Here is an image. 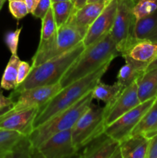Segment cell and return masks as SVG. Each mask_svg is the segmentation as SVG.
I'll return each mask as SVG.
<instances>
[{"label":"cell","mask_w":157,"mask_h":158,"mask_svg":"<svg viewBox=\"0 0 157 158\" xmlns=\"http://www.w3.org/2000/svg\"><path fill=\"white\" fill-rule=\"evenodd\" d=\"M52 2H62V1H68V0H51Z\"/></svg>","instance_id":"obj_41"},{"label":"cell","mask_w":157,"mask_h":158,"mask_svg":"<svg viewBox=\"0 0 157 158\" xmlns=\"http://www.w3.org/2000/svg\"><path fill=\"white\" fill-rule=\"evenodd\" d=\"M36 150L38 157L43 158L73 157L78 152L72 138V129L53 134L44 140Z\"/></svg>","instance_id":"obj_10"},{"label":"cell","mask_w":157,"mask_h":158,"mask_svg":"<svg viewBox=\"0 0 157 158\" xmlns=\"http://www.w3.org/2000/svg\"><path fill=\"white\" fill-rule=\"evenodd\" d=\"M155 134H157V123H155V124L154 125L152 128H150L149 131H146V132L144 134V135L146 136L147 138L150 139L151 137H152L153 136H155Z\"/></svg>","instance_id":"obj_35"},{"label":"cell","mask_w":157,"mask_h":158,"mask_svg":"<svg viewBox=\"0 0 157 158\" xmlns=\"http://www.w3.org/2000/svg\"><path fill=\"white\" fill-rule=\"evenodd\" d=\"M41 35H40V42H45L50 39L57 30V26L54 18L53 12L52 7L49 9L47 13L42 19Z\"/></svg>","instance_id":"obj_26"},{"label":"cell","mask_w":157,"mask_h":158,"mask_svg":"<svg viewBox=\"0 0 157 158\" xmlns=\"http://www.w3.org/2000/svg\"><path fill=\"white\" fill-rule=\"evenodd\" d=\"M155 68H157V57L155 59V60H152L150 63H149V64H148L146 71L150 70V69H155Z\"/></svg>","instance_id":"obj_37"},{"label":"cell","mask_w":157,"mask_h":158,"mask_svg":"<svg viewBox=\"0 0 157 158\" xmlns=\"http://www.w3.org/2000/svg\"><path fill=\"white\" fill-rule=\"evenodd\" d=\"M61 89L62 86L58 82L55 84L35 86L19 92L14 91L10 96L14 100V104L9 110L18 111L32 107H41L58 94Z\"/></svg>","instance_id":"obj_8"},{"label":"cell","mask_w":157,"mask_h":158,"mask_svg":"<svg viewBox=\"0 0 157 158\" xmlns=\"http://www.w3.org/2000/svg\"><path fill=\"white\" fill-rule=\"evenodd\" d=\"M10 1H15V0H9V2H10ZM23 1H25V0H23Z\"/></svg>","instance_id":"obj_42"},{"label":"cell","mask_w":157,"mask_h":158,"mask_svg":"<svg viewBox=\"0 0 157 158\" xmlns=\"http://www.w3.org/2000/svg\"><path fill=\"white\" fill-rule=\"evenodd\" d=\"M85 49L86 46L82 41L66 52L49 59L38 66H32L27 78L18 85L14 91L19 92L35 86H48L58 83L65 73Z\"/></svg>","instance_id":"obj_3"},{"label":"cell","mask_w":157,"mask_h":158,"mask_svg":"<svg viewBox=\"0 0 157 158\" xmlns=\"http://www.w3.org/2000/svg\"><path fill=\"white\" fill-rule=\"evenodd\" d=\"M105 111V106L101 107L92 103L72 127V138L78 151L104 131Z\"/></svg>","instance_id":"obj_7"},{"label":"cell","mask_w":157,"mask_h":158,"mask_svg":"<svg viewBox=\"0 0 157 158\" xmlns=\"http://www.w3.org/2000/svg\"><path fill=\"white\" fill-rule=\"evenodd\" d=\"M9 108H10V107L4 108V109H1V110H0V115H2V114H4V113L6 112V111H7L9 109Z\"/></svg>","instance_id":"obj_39"},{"label":"cell","mask_w":157,"mask_h":158,"mask_svg":"<svg viewBox=\"0 0 157 158\" xmlns=\"http://www.w3.org/2000/svg\"><path fill=\"white\" fill-rule=\"evenodd\" d=\"M32 66H29L28 63L25 61L20 62L18 69V75H17V84L20 85L22 82L25 81L30 73Z\"/></svg>","instance_id":"obj_31"},{"label":"cell","mask_w":157,"mask_h":158,"mask_svg":"<svg viewBox=\"0 0 157 158\" xmlns=\"http://www.w3.org/2000/svg\"><path fill=\"white\" fill-rule=\"evenodd\" d=\"M134 37L137 41L157 42V10L151 15L135 20Z\"/></svg>","instance_id":"obj_18"},{"label":"cell","mask_w":157,"mask_h":158,"mask_svg":"<svg viewBox=\"0 0 157 158\" xmlns=\"http://www.w3.org/2000/svg\"><path fill=\"white\" fill-rule=\"evenodd\" d=\"M75 157L83 158H117L121 157L119 142L103 131L78 150Z\"/></svg>","instance_id":"obj_12"},{"label":"cell","mask_w":157,"mask_h":158,"mask_svg":"<svg viewBox=\"0 0 157 158\" xmlns=\"http://www.w3.org/2000/svg\"><path fill=\"white\" fill-rule=\"evenodd\" d=\"M40 107H32L22 110L7 111L0 115V128L15 131L29 137L34 130V121Z\"/></svg>","instance_id":"obj_13"},{"label":"cell","mask_w":157,"mask_h":158,"mask_svg":"<svg viewBox=\"0 0 157 158\" xmlns=\"http://www.w3.org/2000/svg\"><path fill=\"white\" fill-rule=\"evenodd\" d=\"M52 3L51 0H40L32 14L36 18L42 19L52 7Z\"/></svg>","instance_id":"obj_30"},{"label":"cell","mask_w":157,"mask_h":158,"mask_svg":"<svg viewBox=\"0 0 157 158\" xmlns=\"http://www.w3.org/2000/svg\"><path fill=\"white\" fill-rule=\"evenodd\" d=\"M72 1H73V2H75V0H72Z\"/></svg>","instance_id":"obj_43"},{"label":"cell","mask_w":157,"mask_h":158,"mask_svg":"<svg viewBox=\"0 0 157 158\" xmlns=\"http://www.w3.org/2000/svg\"><path fill=\"white\" fill-rule=\"evenodd\" d=\"M20 62L21 60L17 54H12L2 78L1 88L6 90H10L15 89L18 86L17 75Z\"/></svg>","instance_id":"obj_23"},{"label":"cell","mask_w":157,"mask_h":158,"mask_svg":"<svg viewBox=\"0 0 157 158\" xmlns=\"http://www.w3.org/2000/svg\"><path fill=\"white\" fill-rule=\"evenodd\" d=\"M112 0H87L86 3H91V2H105V3H109Z\"/></svg>","instance_id":"obj_38"},{"label":"cell","mask_w":157,"mask_h":158,"mask_svg":"<svg viewBox=\"0 0 157 158\" xmlns=\"http://www.w3.org/2000/svg\"><path fill=\"white\" fill-rule=\"evenodd\" d=\"M14 104V100L11 97H7L3 95L2 92L0 91V110L4 108L11 107Z\"/></svg>","instance_id":"obj_33"},{"label":"cell","mask_w":157,"mask_h":158,"mask_svg":"<svg viewBox=\"0 0 157 158\" xmlns=\"http://www.w3.org/2000/svg\"><path fill=\"white\" fill-rule=\"evenodd\" d=\"M138 96L137 80L123 88L115 100L109 105H106L104 114V127L108 126L119 118L121 116L140 104Z\"/></svg>","instance_id":"obj_11"},{"label":"cell","mask_w":157,"mask_h":158,"mask_svg":"<svg viewBox=\"0 0 157 158\" xmlns=\"http://www.w3.org/2000/svg\"><path fill=\"white\" fill-rule=\"evenodd\" d=\"M123 57L126 63L119 71L117 82L123 87H126L136 81L146 72L148 63L135 60L128 56H123Z\"/></svg>","instance_id":"obj_17"},{"label":"cell","mask_w":157,"mask_h":158,"mask_svg":"<svg viewBox=\"0 0 157 158\" xmlns=\"http://www.w3.org/2000/svg\"><path fill=\"white\" fill-rule=\"evenodd\" d=\"M146 158H157V134L150 138Z\"/></svg>","instance_id":"obj_32"},{"label":"cell","mask_w":157,"mask_h":158,"mask_svg":"<svg viewBox=\"0 0 157 158\" xmlns=\"http://www.w3.org/2000/svg\"><path fill=\"white\" fill-rule=\"evenodd\" d=\"M117 56H120V53L109 32L93 44L86 47L60 80L62 88L89 75Z\"/></svg>","instance_id":"obj_2"},{"label":"cell","mask_w":157,"mask_h":158,"mask_svg":"<svg viewBox=\"0 0 157 158\" xmlns=\"http://www.w3.org/2000/svg\"><path fill=\"white\" fill-rule=\"evenodd\" d=\"M52 9L57 27H60L68 21L74 9L72 0L52 3Z\"/></svg>","instance_id":"obj_25"},{"label":"cell","mask_w":157,"mask_h":158,"mask_svg":"<svg viewBox=\"0 0 157 158\" xmlns=\"http://www.w3.org/2000/svg\"><path fill=\"white\" fill-rule=\"evenodd\" d=\"M9 11L14 16V18L17 19H21L29 13L27 5H26V2L23 0L10 1L9 4Z\"/></svg>","instance_id":"obj_28"},{"label":"cell","mask_w":157,"mask_h":158,"mask_svg":"<svg viewBox=\"0 0 157 158\" xmlns=\"http://www.w3.org/2000/svg\"><path fill=\"white\" fill-rule=\"evenodd\" d=\"M157 10V0H137L133 7L135 20L154 13Z\"/></svg>","instance_id":"obj_27"},{"label":"cell","mask_w":157,"mask_h":158,"mask_svg":"<svg viewBox=\"0 0 157 158\" xmlns=\"http://www.w3.org/2000/svg\"><path fill=\"white\" fill-rule=\"evenodd\" d=\"M123 56H128L134 60L149 64L157 57V42L149 40L135 42Z\"/></svg>","instance_id":"obj_19"},{"label":"cell","mask_w":157,"mask_h":158,"mask_svg":"<svg viewBox=\"0 0 157 158\" xmlns=\"http://www.w3.org/2000/svg\"><path fill=\"white\" fill-rule=\"evenodd\" d=\"M40 0H25L26 5H27L28 9H29V13L32 14V12L34 11L35 8L36 7V6L38 5V3L39 2Z\"/></svg>","instance_id":"obj_34"},{"label":"cell","mask_w":157,"mask_h":158,"mask_svg":"<svg viewBox=\"0 0 157 158\" xmlns=\"http://www.w3.org/2000/svg\"><path fill=\"white\" fill-rule=\"evenodd\" d=\"M5 2H6V0H0V10L2 9V8L3 5H4Z\"/></svg>","instance_id":"obj_40"},{"label":"cell","mask_w":157,"mask_h":158,"mask_svg":"<svg viewBox=\"0 0 157 158\" xmlns=\"http://www.w3.org/2000/svg\"><path fill=\"white\" fill-rule=\"evenodd\" d=\"M86 2H87V0H75L74 2V8L76 9H79L85 4H86Z\"/></svg>","instance_id":"obj_36"},{"label":"cell","mask_w":157,"mask_h":158,"mask_svg":"<svg viewBox=\"0 0 157 158\" xmlns=\"http://www.w3.org/2000/svg\"><path fill=\"white\" fill-rule=\"evenodd\" d=\"M157 123V97L149 110L143 115L141 120L135 125L131 132L130 135L142 134H144L146 131L152 128ZM129 135V136H130Z\"/></svg>","instance_id":"obj_24"},{"label":"cell","mask_w":157,"mask_h":158,"mask_svg":"<svg viewBox=\"0 0 157 158\" xmlns=\"http://www.w3.org/2000/svg\"><path fill=\"white\" fill-rule=\"evenodd\" d=\"M27 136L10 130L0 128V158H11L14 149Z\"/></svg>","instance_id":"obj_21"},{"label":"cell","mask_w":157,"mask_h":158,"mask_svg":"<svg viewBox=\"0 0 157 158\" xmlns=\"http://www.w3.org/2000/svg\"><path fill=\"white\" fill-rule=\"evenodd\" d=\"M137 86L141 103L157 97V68L146 71L137 80Z\"/></svg>","instance_id":"obj_20"},{"label":"cell","mask_w":157,"mask_h":158,"mask_svg":"<svg viewBox=\"0 0 157 158\" xmlns=\"http://www.w3.org/2000/svg\"><path fill=\"white\" fill-rule=\"evenodd\" d=\"M123 88L124 87L118 82L112 85H108L102 83L100 80L92 89V98L93 100H102L106 105H109L121 93Z\"/></svg>","instance_id":"obj_22"},{"label":"cell","mask_w":157,"mask_h":158,"mask_svg":"<svg viewBox=\"0 0 157 158\" xmlns=\"http://www.w3.org/2000/svg\"><path fill=\"white\" fill-rule=\"evenodd\" d=\"M135 0H117L113 26L110 33L116 44L117 50L123 56L137 40L134 37L135 18L133 7Z\"/></svg>","instance_id":"obj_6"},{"label":"cell","mask_w":157,"mask_h":158,"mask_svg":"<svg viewBox=\"0 0 157 158\" xmlns=\"http://www.w3.org/2000/svg\"><path fill=\"white\" fill-rule=\"evenodd\" d=\"M150 139L144 134L130 135L119 142L122 158H146Z\"/></svg>","instance_id":"obj_15"},{"label":"cell","mask_w":157,"mask_h":158,"mask_svg":"<svg viewBox=\"0 0 157 158\" xmlns=\"http://www.w3.org/2000/svg\"><path fill=\"white\" fill-rule=\"evenodd\" d=\"M112 60H109L89 75L62 88L46 104L42 106L34 121V128L49 120L55 114L64 110L92 90L109 69Z\"/></svg>","instance_id":"obj_1"},{"label":"cell","mask_w":157,"mask_h":158,"mask_svg":"<svg viewBox=\"0 0 157 158\" xmlns=\"http://www.w3.org/2000/svg\"><path fill=\"white\" fill-rule=\"evenodd\" d=\"M93 98L91 90L73 105L55 114L42 124L34 128L33 131L29 136L32 147L36 149L44 140H47L53 134L72 129L77 120L87 110Z\"/></svg>","instance_id":"obj_4"},{"label":"cell","mask_w":157,"mask_h":158,"mask_svg":"<svg viewBox=\"0 0 157 158\" xmlns=\"http://www.w3.org/2000/svg\"><path fill=\"white\" fill-rule=\"evenodd\" d=\"M107 3L91 2L86 3L79 9L73 10V16L77 27L85 36L89 26L99 15Z\"/></svg>","instance_id":"obj_16"},{"label":"cell","mask_w":157,"mask_h":158,"mask_svg":"<svg viewBox=\"0 0 157 158\" xmlns=\"http://www.w3.org/2000/svg\"><path fill=\"white\" fill-rule=\"evenodd\" d=\"M83 39L84 35L75 24L72 12L68 21L57 28L55 33L50 39L45 42H39L38 49L32 59V66H38L66 52L81 43Z\"/></svg>","instance_id":"obj_5"},{"label":"cell","mask_w":157,"mask_h":158,"mask_svg":"<svg viewBox=\"0 0 157 158\" xmlns=\"http://www.w3.org/2000/svg\"><path fill=\"white\" fill-rule=\"evenodd\" d=\"M157 97L143 102L135 108L128 111L111 124L105 127L104 132L112 138L122 141L130 135L131 132L150 108Z\"/></svg>","instance_id":"obj_9"},{"label":"cell","mask_w":157,"mask_h":158,"mask_svg":"<svg viewBox=\"0 0 157 158\" xmlns=\"http://www.w3.org/2000/svg\"><path fill=\"white\" fill-rule=\"evenodd\" d=\"M117 8V0H112L91 24L83 42L85 46H91L109 32L113 26Z\"/></svg>","instance_id":"obj_14"},{"label":"cell","mask_w":157,"mask_h":158,"mask_svg":"<svg viewBox=\"0 0 157 158\" xmlns=\"http://www.w3.org/2000/svg\"><path fill=\"white\" fill-rule=\"evenodd\" d=\"M22 32V28H18L14 31L7 32L5 38V42L12 54H17L18 50V40Z\"/></svg>","instance_id":"obj_29"}]
</instances>
